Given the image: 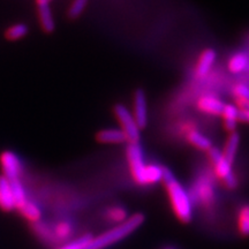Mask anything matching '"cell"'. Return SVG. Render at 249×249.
Wrapping results in <instances>:
<instances>
[{"label":"cell","instance_id":"1","mask_svg":"<svg viewBox=\"0 0 249 249\" xmlns=\"http://www.w3.org/2000/svg\"><path fill=\"white\" fill-rule=\"evenodd\" d=\"M161 182L164 183L171 208L177 218L183 224L191 223L193 219V202L189 192H187V189L167 167H163Z\"/></svg>","mask_w":249,"mask_h":249},{"label":"cell","instance_id":"2","mask_svg":"<svg viewBox=\"0 0 249 249\" xmlns=\"http://www.w3.org/2000/svg\"><path fill=\"white\" fill-rule=\"evenodd\" d=\"M144 223V214L135 213L124 220V223L118 224L111 227L108 231L103 232L97 236H92L91 240L87 245L86 249H107L129 236Z\"/></svg>","mask_w":249,"mask_h":249},{"label":"cell","instance_id":"3","mask_svg":"<svg viewBox=\"0 0 249 249\" xmlns=\"http://www.w3.org/2000/svg\"><path fill=\"white\" fill-rule=\"evenodd\" d=\"M126 157L134 181L139 186H148L147 173L149 164L145 163L141 145L139 143H128V147L126 149Z\"/></svg>","mask_w":249,"mask_h":249},{"label":"cell","instance_id":"4","mask_svg":"<svg viewBox=\"0 0 249 249\" xmlns=\"http://www.w3.org/2000/svg\"><path fill=\"white\" fill-rule=\"evenodd\" d=\"M208 156H209L210 163L213 165L214 176L219 180H222L226 188H236L238 179H236L235 174L232 170V164L224 157L222 150L213 147L208 151Z\"/></svg>","mask_w":249,"mask_h":249},{"label":"cell","instance_id":"5","mask_svg":"<svg viewBox=\"0 0 249 249\" xmlns=\"http://www.w3.org/2000/svg\"><path fill=\"white\" fill-rule=\"evenodd\" d=\"M191 195L193 204H197L205 209L213 208L214 203V186L213 179L210 174H201L197 179L195 180L194 186H193Z\"/></svg>","mask_w":249,"mask_h":249},{"label":"cell","instance_id":"6","mask_svg":"<svg viewBox=\"0 0 249 249\" xmlns=\"http://www.w3.org/2000/svg\"><path fill=\"white\" fill-rule=\"evenodd\" d=\"M113 112L118 123L121 126L120 129L124 133L128 143H139L140 139H141V129L139 128L132 112L123 104L114 105Z\"/></svg>","mask_w":249,"mask_h":249},{"label":"cell","instance_id":"7","mask_svg":"<svg viewBox=\"0 0 249 249\" xmlns=\"http://www.w3.org/2000/svg\"><path fill=\"white\" fill-rule=\"evenodd\" d=\"M0 166H1L2 176L9 181L18 180L22 176V161L13 151L5 150L0 154Z\"/></svg>","mask_w":249,"mask_h":249},{"label":"cell","instance_id":"8","mask_svg":"<svg viewBox=\"0 0 249 249\" xmlns=\"http://www.w3.org/2000/svg\"><path fill=\"white\" fill-rule=\"evenodd\" d=\"M133 117L140 129L148 126V103L147 96L142 89H138L133 97Z\"/></svg>","mask_w":249,"mask_h":249},{"label":"cell","instance_id":"9","mask_svg":"<svg viewBox=\"0 0 249 249\" xmlns=\"http://www.w3.org/2000/svg\"><path fill=\"white\" fill-rule=\"evenodd\" d=\"M224 107L225 104L213 95H203L197 101L198 110L209 116H222Z\"/></svg>","mask_w":249,"mask_h":249},{"label":"cell","instance_id":"10","mask_svg":"<svg viewBox=\"0 0 249 249\" xmlns=\"http://www.w3.org/2000/svg\"><path fill=\"white\" fill-rule=\"evenodd\" d=\"M217 59V53L213 49H205L198 58L195 67V76L202 79L211 71Z\"/></svg>","mask_w":249,"mask_h":249},{"label":"cell","instance_id":"11","mask_svg":"<svg viewBox=\"0 0 249 249\" xmlns=\"http://www.w3.org/2000/svg\"><path fill=\"white\" fill-rule=\"evenodd\" d=\"M0 209L5 213H11V211L15 210L11 182L2 174L0 176Z\"/></svg>","mask_w":249,"mask_h":249},{"label":"cell","instance_id":"12","mask_svg":"<svg viewBox=\"0 0 249 249\" xmlns=\"http://www.w3.org/2000/svg\"><path fill=\"white\" fill-rule=\"evenodd\" d=\"M51 231L54 244H65L74 234V225L70 220H59L51 226Z\"/></svg>","mask_w":249,"mask_h":249},{"label":"cell","instance_id":"13","mask_svg":"<svg viewBox=\"0 0 249 249\" xmlns=\"http://www.w3.org/2000/svg\"><path fill=\"white\" fill-rule=\"evenodd\" d=\"M37 14H38L42 30L46 34L53 33L55 29V22L50 5H37Z\"/></svg>","mask_w":249,"mask_h":249},{"label":"cell","instance_id":"14","mask_svg":"<svg viewBox=\"0 0 249 249\" xmlns=\"http://www.w3.org/2000/svg\"><path fill=\"white\" fill-rule=\"evenodd\" d=\"M96 139L99 143L104 144H119V143L128 142L121 129H103L97 133Z\"/></svg>","mask_w":249,"mask_h":249},{"label":"cell","instance_id":"15","mask_svg":"<svg viewBox=\"0 0 249 249\" xmlns=\"http://www.w3.org/2000/svg\"><path fill=\"white\" fill-rule=\"evenodd\" d=\"M249 66V57L246 52L239 51L232 54L227 62V67L232 74H241Z\"/></svg>","mask_w":249,"mask_h":249},{"label":"cell","instance_id":"16","mask_svg":"<svg viewBox=\"0 0 249 249\" xmlns=\"http://www.w3.org/2000/svg\"><path fill=\"white\" fill-rule=\"evenodd\" d=\"M223 124L227 132H235L236 124L239 123V108L233 104H225L223 113Z\"/></svg>","mask_w":249,"mask_h":249},{"label":"cell","instance_id":"17","mask_svg":"<svg viewBox=\"0 0 249 249\" xmlns=\"http://www.w3.org/2000/svg\"><path fill=\"white\" fill-rule=\"evenodd\" d=\"M18 210L20 211L21 216L31 224H35L42 219V210H40L39 205L31 200H28Z\"/></svg>","mask_w":249,"mask_h":249},{"label":"cell","instance_id":"18","mask_svg":"<svg viewBox=\"0 0 249 249\" xmlns=\"http://www.w3.org/2000/svg\"><path fill=\"white\" fill-rule=\"evenodd\" d=\"M239 145H240V135H239V133L236 130L235 132L230 133L225 145H224V150L222 152L224 157L231 164H233V161L235 160L236 154H238L239 150Z\"/></svg>","mask_w":249,"mask_h":249},{"label":"cell","instance_id":"19","mask_svg":"<svg viewBox=\"0 0 249 249\" xmlns=\"http://www.w3.org/2000/svg\"><path fill=\"white\" fill-rule=\"evenodd\" d=\"M187 141L191 143L193 147H195L196 149L202 151L208 152L211 148H213V143H211L210 140L205 135H203V134H201L200 132H197V130L195 129L189 130V132L187 133Z\"/></svg>","mask_w":249,"mask_h":249},{"label":"cell","instance_id":"20","mask_svg":"<svg viewBox=\"0 0 249 249\" xmlns=\"http://www.w3.org/2000/svg\"><path fill=\"white\" fill-rule=\"evenodd\" d=\"M104 218L108 223L118 225V224L124 223L128 218V214H127L126 209L121 205H113V207L107 208L104 213Z\"/></svg>","mask_w":249,"mask_h":249},{"label":"cell","instance_id":"21","mask_svg":"<svg viewBox=\"0 0 249 249\" xmlns=\"http://www.w3.org/2000/svg\"><path fill=\"white\" fill-rule=\"evenodd\" d=\"M9 182H11L12 193H13L15 209H18L21 205H23L28 200H29V198H28V196H27L26 188H24V186L22 185V181H21V179L13 180V181H9Z\"/></svg>","mask_w":249,"mask_h":249},{"label":"cell","instance_id":"22","mask_svg":"<svg viewBox=\"0 0 249 249\" xmlns=\"http://www.w3.org/2000/svg\"><path fill=\"white\" fill-rule=\"evenodd\" d=\"M236 224L240 234L245 238L249 236V203H246L238 211Z\"/></svg>","mask_w":249,"mask_h":249},{"label":"cell","instance_id":"23","mask_svg":"<svg viewBox=\"0 0 249 249\" xmlns=\"http://www.w3.org/2000/svg\"><path fill=\"white\" fill-rule=\"evenodd\" d=\"M28 31H29V28H28L27 24L18 22L12 24L11 27L6 29L5 37L6 39L11 40V42H15V40L22 39L24 36H27Z\"/></svg>","mask_w":249,"mask_h":249},{"label":"cell","instance_id":"24","mask_svg":"<svg viewBox=\"0 0 249 249\" xmlns=\"http://www.w3.org/2000/svg\"><path fill=\"white\" fill-rule=\"evenodd\" d=\"M91 238V234H83L79 236V238L74 239V240L65 242V244H62L60 247H58L57 249H86L87 245L89 244Z\"/></svg>","mask_w":249,"mask_h":249},{"label":"cell","instance_id":"25","mask_svg":"<svg viewBox=\"0 0 249 249\" xmlns=\"http://www.w3.org/2000/svg\"><path fill=\"white\" fill-rule=\"evenodd\" d=\"M234 95L239 102V108L249 107V87L245 85H236L234 87Z\"/></svg>","mask_w":249,"mask_h":249},{"label":"cell","instance_id":"26","mask_svg":"<svg viewBox=\"0 0 249 249\" xmlns=\"http://www.w3.org/2000/svg\"><path fill=\"white\" fill-rule=\"evenodd\" d=\"M87 5H88V0H73L70 7H68V18L74 20V18L81 17L83 12L86 11Z\"/></svg>","mask_w":249,"mask_h":249},{"label":"cell","instance_id":"27","mask_svg":"<svg viewBox=\"0 0 249 249\" xmlns=\"http://www.w3.org/2000/svg\"><path fill=\"white\" fill-rule=\"evenodd\" d=\"M239 121L249 123V107L239 108Z\"/></svg>","mask_w":249,"mask_h":249},{"label":"cell","instance_id":"28","mask_svg":"<svg viewBox=\"0 0 249 249\" xmlns=\"http://www.w3.org/2000/svg\"><path fill=\"white\" fill-rule=\"evenodd\" d=\"M52 0H36V5H50Z\"/></svg>","mask_w":249,"mask_h":249},{"label":"cell","instance_id":"29","mask_svg":"<svg viewBox=\"0 0 249 249\" xmlns=\"http://www.w3.org/2000/svg\"><path fill=\"white\" fill-rule=\"evenodd\" d=\"M164 249H176V248H173V247H166V248H164Z\"/></svg>","mask_w":249,"mask_h":249}]
</instances>
